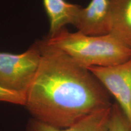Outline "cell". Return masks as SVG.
Listing matches in <instances>:
<instances>
[{
  "mask_svg": "<svg viewBox=\"0 0 131 131\" xmlns=\"http://www.w3.org/2000/svg\"><path fill=\"white\" fill-rule=\"evenodd\" d=\"M42 57L24 106L33 118L60 129L111 107V95L88 68L39 40Z\"/></svg>",
  "mask_w": 131,
  "mask_h": 131,
  "instance_id": "6da1fadb",
  "label": "cell"
},
{
  "mask_svg": "<svg viewBox=\"0 0 131 131\" xmlns=\"http://www.w3.org/2000/svg\"><path fill=\"white\" fill-rule=\"evenodd\" d=\"M45 40L88 69L113 66L131 59V47L111 34L86 35L78 31L70 32L65 27Z\"/></svg>",
  "mask_w": 131,
  "mask_h": 131,
  "instance_id": "7a4b0ae2",
  "label": "cell"
},
{
  "mask_svg": "<svg viewBox=\"0 0 131 131\" xmlns=\"http://www.w3.org/2000/svg\"><path fill=\"white\" fill-rule=\"evenodd\" d=\"M41 57L39 40L23 53L0 52V86L26 95L40 66Z\"/></svg>",
  "mask_w": 131,
  "mask_h": 131,
  "instance_id": "3957f363",
  "label": "cell"
},
{
  "mask_svg": "<svg viewBox=\"0 0 131 131\" xmlns=\"http://www.w3.org/2000/svg\"><path fill=\"white\" fill-rule=\"evenodd\" d=\"M88 69L115 99L131 127V59L120 64Z\"/></svg>",
  "mask_w": 131,
  "mask_h": 131,
  "instance_id": "277c9868",
  "label": "cell"
},
{
  "mask_svg": "<svg viewBox=\"0 0 131 131\" xmlns=\"http://www.w3.org/2000/svg\"><path fill=\"white\" fill-rule=\"evenodd\" d=\"M78 32L86 35H104L111 33L110 0H91L80 7L72 23Z\"/></svg>",
  "mask_w": 131,
  "mask_h": 131,
  "instance_id": "5b68a950",
  "label": "cell"
},
{
  "mask_svg": "<svg viewBox=\"0 0 131 131\" xmlns=\"http://www.w3.org/2000/svg\"><path fill=\"white\" fill-rule=\"evenodd\" d=\"M111 109V107L93 113L64 129L57 128L32 118L27 124L26 131H109Z\"/></svg>",
  "mask_w": 131,
  "mask_h": 131,
  "instance_id": "8992f818",
  "label": "cell"
},
{
  "mask_svg": "<svg viewBox=\"0 0 131 131\" xmlns=\"http://www.w3.org/2000/svg\"><path fill=\"white\" fill-rule=\"evenodd\" d=\"M42 1L50 22L49 37L55 35L68 24H72L77 13L81 7L66 0Z\"/></svg>",
  "mask_w": 131,
  "mask_h": 131,
  "instance_id": "52a82bcc",
  "label": "cell"
},
{
  "mask_svg": "<svg viewBox=\"0 0 131 131\" xmlns=\"http://www.w3.org/2000/svg\"><path fill=\"white\" fill-rule=\"evenodd\" d=\"M111 33L131 47V0H110Z\"/></svg>",
  "mask_w": 131,
  "mask_h": 131,
  "instance_id": "ba28073f",
  "label": "cell"
},
{
  "mask_svg": "<svg viewBox=\"0 0 131 131\" xmlns=\"http://www.w3.org/2000/svg\"><path fill=\"white\" fill-rule=\"evenodd\" d=\"M108 130L131 131L130 123L117 103H113L111 106Z\"/></svg>",
  "mask_w": 131,
  "mask_h": 131,
  "instance_id": "9c48e42d",
  "label": "cell"
},
{
  "mask_svg": "<svg viewBox=\"0 0 131 131\" xmlns=\"http://www.w3.org/2000/svg\"><path fill=\"white\" fill-rule=\"evenodd\" d=\"M0 101L24 106L25 95L4 89L0 86Z\"/></svg>",
  "mask_w": 131,
  "mask_h": 131,
  "instance_id": "30bf717a",
  "label": "cell"
}]
</instances>
